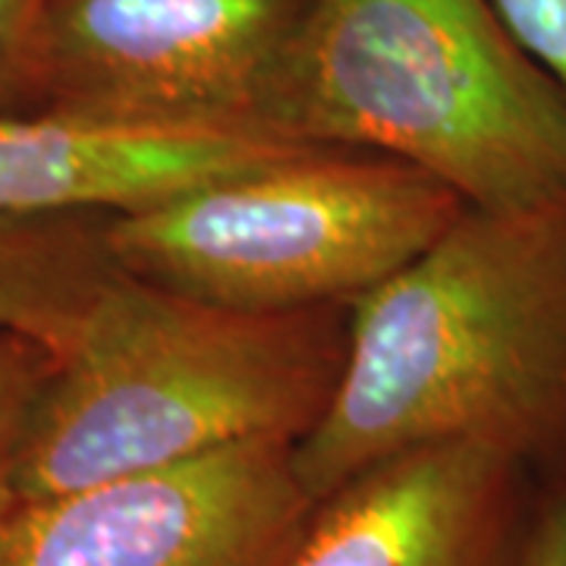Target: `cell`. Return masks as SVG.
Here are the masks:
<instances>
[{
	"mask_svg": "<svg viewBox=\"0 0 566 566\" xmlns=\"http://www.w3.org/2000/svg\"><path fill=\"white\" fill-rule=\"evenodd\" d=\"M305 148L259 129H145L0 107V214L129 211Z\"/></svg>",
	"mask_w": 566,
	"mask_h": 566,
	"instance_id": "obj_8",
	"label": "cell"
},
{
	"mask_svg": "<svg viewBox=\"0 0 566 566\" xmlns=\"http://www.w3.org/2000/svg\"><path fill=\"white\" fill-rule=\"evenodd\" d=\"M107 221V211L0 214V331L29 334L61 356L117 271Z\"/></svg>",
	"mask_w": 566,
	"mask_h": 566,
	"instance_id": "obj_9",
	"label": "cell"
},
{
	"mask_svg": "<svg viewBox=\"0 0 566 566\" xmlns=\"http://www.w3.org/2000/svg\"><path fill=\"white\" fill-rule=\"evenodd\" d=\"M308 0H44L20 104L145 129H262Z\"/></svg>",
	"mask_w": 566,
	"mask_h": 566,
	"instance_id": "obj_5",
	"label": "cell"
},
{
	"mask_svg": "<svg viewBox=\"0 0 566 566\" xmlns=\"http://www.w3.org/2000/svg\"><path fill=\"white\" fill-rule=\"evenodd\" d=\"M532 469L475 444H424L315 501L286 566H516Z\"/></svg>",
	"mask_w": 566,
	"mask_h": 566,
	"instance_id": "obj_7",
	"label": "cell"
},
{
	"mask_svg": "<svg viewBox=\"0 0 566 566\" xmlns=\"http://www.w3.org/2000/svg\"><path fill=\"white\" fill-rule=\"evenodd\" d=\"M312 506L296 444L249 441L20 501L0 566H286Z\"/></svg>",
	"mask_w": 566,
	"mask_h": 566,
	"instance_id": "obj_6",
	"label": "cell"
},
{
	"mask_svg": "<svg viewBox=\"0 0 566 566\" xmlns=\"http://www.w3.org/2000/svg\"><path fill=\"white\" fill-rule=\"evenodd\" d=\"M259 120L412 164L472 208L566 205V95L494 0H308Z\"/></svg>",
	"mask_w": 566,
	"mask_h": 566,
	"instance_id": "obj_3",
	"label": "cell"
},
{
	"mask_svg": "<svg viewBox=\"0 0 566 566\" xmlns=\"http://www.w3.org/2000/svg\"><path fill=\"white\" fill-rule=\"evenodd\" d=\"M346 346L349 305L237 308L117 268L41 390L17 497L249 441L300 444L337 394Z\"/></svg>",
	"mask_w": 566,
	"mask_h": 566,
	"instance_id": "obj_2",
	"label": "cell"
},
{
	"mask_svg": "<svg viewBox=\"0 0 566 566\" xmlns=\"http://www.w3.org/2000/svg\"><path fill=\"white\" fill-rule=\"evenodd\" d=\"M520 39L566 95V0H494Z\"/></svg>",
	"mask_w": 566,
	"mask_h": 566,
	"instance_id": "obj_12",
	"label": "cell"
},
{
	"mask_svg": "<svg viewBox=\"0 0 566 566\" xmlns=\"http://www.w3.org/2000/svg\"><path fill=\"white\" fill-rule=\"evenodd\" d=\"M412 164L305 145L196 182L107 221L114 264L237 308L353 305L463 214Z\"/></svg>",
	"mask_w": 566,
	"mask_h": 566,
	"instance_id": "obj_4",
	"label": "cell"
},
{
	"mask_svg": "<svg viewBox=\"0 0 566 566\" xmlns=\"http://www.w3.org/2000/svg\"><path fill=\"white\" fill-rule=\"evenodd\" d=\"M516 566H566V457L532 472V504Z\"/></svg>",
	"mask_w": 566,
	"mask_h": 566,
	"instance_id": "obj_11",
	"label": "cell"
},
{
	"mask_svg": "<svg viewBox=\"0 0 566 566\" xmlns=\"http://www.w3.org/2000/svg\"><path fill=\"white\" fill-rule=\"evenodd\" d=\"M475 444L532 472L566 457V205L472 208L349 305L337 394L296 469L318 501L365 465Z\"/></svg>",
	"mask_w": 566,
	"mask_h": 566,
	"instance_id": "obj_1",
	"label": "cell"
},
{
	"mask_svg": "<svg viewBox=\"0 0 566 566\" xmlns=\"http://www.w3.org/2000/svg\"><path fill=\"white\" fill-rule=\"evenodd\" d=\"M57 349L29 334L0 331V523L17 506V475L32 412L57 368Z\"/></svg>",
	"mask_w": 566,
	"mask_h": 566,
	"instance_id": "obj_10",
	"label": "cell"
},
{
	"mask_svg": "<svg viewBox=\"0 0 566 566\" xmlns=\"http://www.w3.org/2000/svg\"><path fill=\"white\" fill-rule=\"evenodd\" d=\"M44 0H0V107L20 104L22 73Z\"/></svg>",
	"mask_w": 566,
	"mask_h": 566,
	"instance_id": "obj_13",
	"label": "cell"
}]
</instances>
